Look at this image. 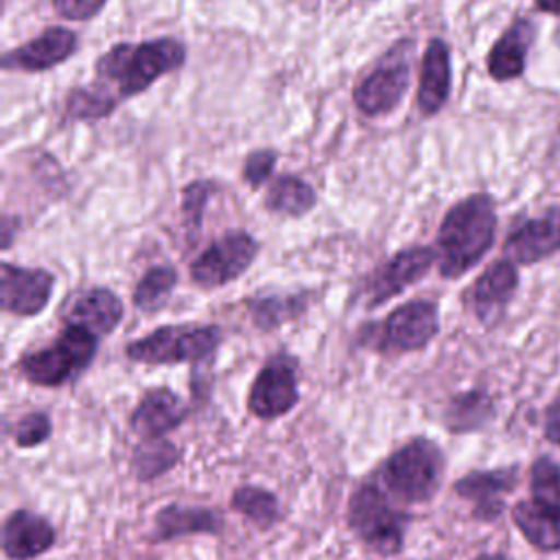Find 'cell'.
<instances>
[{
	"label": "cell",
	"mask_w": 560,
	"mask_h": 560,
	"mask_svg": "<svg viewBox=\"0 0 560 560\" xmlns=\"http://www.w3.org/2000/svg\"><path fill=\"white\" fill-rule=\"evenodd\" d=\"M497 234L494 199L486 192L457 201L438 230V267L444 278H459L492 247Z\"/></svg>",
	"instance_id": "6da1fadb"
},
{
	"label": "cell",
	"mask_w": 560,
	"mask_h": 560,
	"mask_svg": "<svg viewBox=\"0 0 560 560\" xmlns=\"http://www.w3.org/2000/svg\"><path fill=\"white\" fill-rule=\"evenodd\" d=\"M413 521L409 508L396 503L374 475L361 479L346 503V527L352 538L374 556L402 553Z\"/></svg>",
	"instance_id": "7a4b0ae2"
},
{
	"label": "cell",
	"mask_w": 560,
	"mask_h": 560,
	"mask_svg": "<svg viewBox=\"0 0 560 560\" xmlns=\"http://www.w3.org/2000/svg\"><path fill=\"white\" fill-rule=\"evenodd\" d=\"M446 455L429 435H411L374 470L378 483L402 508L431 503L442 490Z\"/></svg>",
	"instance_id": "3957f363"
},
{
	"label": "cell",
	"mask_w": 560,
	"mask_h": 560,
	"mask_svg": "<svg viewBox=\"0 0 560 560\" xmlns=\"http://www.w3.org/2000/svg\"><path fill=\"white\" fill-rule=\"evenodd\" d=\"M186 61V48L173 37L142 44H116L98 61L96 74L118 88V96L129 98L144 92L160 77L177 70Z\"/></svg>",
	"instance_id": "277c9868"
},
{
	"label": "cell",
	"mask_w": 560,
	"mask_h": 560,
	"mask_svg": "<svg viewBox=\"0 0 560 560\" xmlns=\"http://www.w3.org/2000/svg\"><path fill=\"white\" fill-rule=\"evenodd\" d=\"M98 352V337L81 326L66 324L52 343L24 352L15 372L35 387L57 389L83 376Z\"/></svg>",
	"instance_id": "5b68a950"
},
{
	"label": "cell",
	"mask_w": 560,
	"mask_h": 560,
	"mask_svg": "<svg viewBox=\"0 0 560 560\" xmlns=\"http://www.w3.org/2000/svg\"><path fill=\"white\" fill-rule=\"evenodd\" d=\"M223 341V328L217 324H168L133 339L125 346V357L142 365H195V374L208 368Z\"/></svg>",
	"instance_id": "8992f818"
},
{
	"label": "cell",
	"mask_w": 560,
	"mask_h": 560,
	"mask_svg": "<svg viewBox=\"0 0 560 560\" xmlns=\"http://www.w3.org/2000/svg\"><path fill=\"white\" fill-rule=\"evenodd\" d=\"M438 332V306L429 300H409L389 311L381 324L363 328L359 343L383 357H400L427 348Z\"/></svg>",
	"instance_id": "52a82bcc"
},
{
	"label": "cell",
	"mask_w": 560,
	"mask_h": 560,
	"mask_svg": "<svg viewBox=\"0 0 560 560\" xmlns=\"http://www.w3.org/2000/svg\"><path fill=\"white\" fill-rule=\"evenodd\" d=\"M300 363L287 352L269 357L256 372L247 396V413L262 422L289 416L300 405Z\"/></svg>",
	"instance_id": "ba28073f"
},
{
	"label": "cell",
	"mask_w": 560,
	"mask_h": 560,
	"mask_svg": "<svg viewBox=\"0 0 560 560\" xmlns=\"http://www.w3.org/2000/svg\"><path fill=\"white\" fill-rule=\"evenodd\" d=\"M258 254L256 238L245 230H230L210 243L190 265V278L201 289H219L243 276Z\"/></svg>",
	"instance_id": "9c48e42d"
},
{
	"label": "cell",
	"mask_w": 560,
	"mask_h": 560,
	"mask_svg": "<svg viewBox=\"0 0 560 560\" xmlns=\"http://www.w3.org/2000/svg\"><path fill=\"white\" fill-rule=\"evenodd\" d=\"M518 486V466L468 470L453 483V492L472 505L470 516L479 523L497 521L505 510V497Z\"/></svg>",
	"instance_id": "30bf717a"
},
{
	"label": "cell",
	"mask_w": 560,
	"mask_h": 560,
	"mask_svg": "<svg viewBox=\"0 0 560 560\" xmlns=\"http://www.w3.org/2000/svg\"><path fill=\"white\" fill-rule=\"evenodd\" d=\"M190 411L192 407L175 389L158 385L142 392L127 424L138 440L166 438L190 418Z\"/></svg>",
	"instance_id": "8fae6325"
},
{
	"label": "cell",
	"mask_w": 560,
	"mask_h": 560,
	"mask_svg": "<svg viewBox=\"0 0 560 560\" xmlns=\"http://www.w3.org/2000/svg\"><path fill=\"white\" fill-rule=\"evenodd\" d=\"M225 529L223 512L203 503H166L153 514L147 540L164 545L188 536H221Z\"/></svg>",
	"instance_id": "7c38bea8"
},
{
	"label": "cell",
	"mask_w": 560,
	"mask_h": 560,
	"mask_svg": "<svg viewBox=\"0 0 560 560\" xmlns=\"http://www.w3.org/2000/svg\"><path fill=\"white\" fill-rule=\"evenodd\" d=\"M387 55L372 68L354 88V105L365 116H383L398 107L409 90V61L407 57Z\"/></svg>",
	"instance_id": "4fadbf2b"
},
{
	"label": "cell",
	"mask_w": 560,
	"mask_h": 560,
	"mask_svg": "<svg viewBox=\"0 0 560 560\" xmlns=\"http://www.w3.org/2000/svg\"><path fill=\"white\" fill-rule=\"evenodd\" d=\"M435 260L438 254L429 245H413L396 252L368 282V308H376L402 293L409 284L418 282Z\"/></svg>",
	"instance_id": "5bb4252c"
},
{
	"label": "cell",
	"mask_w": 560,
	"mask_h": 560,
	"mask_svg": "<svg viewBox=\"0 0 560 560\" xmlns=\"http://www.w3.org/2000/svg\"><path fill=\"white\" fill-rule=\"evenodd\" d=\"M57 545V527L44 514L15 508L2 521V553L7 560H37Z\"/></svg>",
	"instance_id": "9a60e30c"
},
{
	"label": "cell",
	"mask_w": 560,
	"mask_h": 560,
	"mask_svg": "<svg viewBox=\"0 0 560 560\" xmlns=\"http://www.w3.org/2000/svg\"><path fill=\"white\" fill-rule=\"evenodd\" d=\"M0 276V304L7 313L18 317H35L48 306L55 287V276L50 271L2 262Z\"/></svg>",
	"instance_id": "2e32d148"
},
{
	"label": "cell",
	"mask_w": 560,
	"mask_h": 560,
	"mask_svg": "<svg viewBox=\"0 0 560 560\" xmlns=\"http://www.w3.org/2000/svg\"><path fill=\"white\" fill-rule=\"evenodd\" d=\"M503 252L516 265H534L560 252V206H551L514 228L503 243Z\"/></svg>",
	"instance_id": "e0dca14e"
},
{
	"label": "cell",
	"mask_w": 560,
	"mask_h": 560,
	"mask_svg": "<svg viewBox=\"0 0 560 560\" xmlns=\"http://www.w3.org/2000/svg\"><path fill=\"white\" fill-rule=\"evenodd\" d=\"M518 287V271L512 260H494L468 289V306L475 317L492 326L503 315L505 306L512 302Z\"/></svg>",
	"instance_id": "ac0fdd59"
},
{
	"label": "cell",
	"mask_w": 560,
	"mask_h": 560,
	"mask_svg": "<svg viewBox=\"0 0 560 560\" xmlns=\"http://www.w3.org/2000/svg\"><path fill=\"white\" fill-rule=\"evenodd\" d=\"M77 50V35L63 26H50L26 44L2 55L4 70L44 72L63 63Z\"/></svg>",
	"instance_id": "d6986e66"
},
{
	"label": "cell",
	"mask_w": 560,
	"mask_h": 560,
	"mask_svg": "<svg viewBox=\"0 0 560 560\" xmlns=\"http://www.w3.org/2000/svg\"><path fill=\"white\" fill-rule=\"evenodd\" d=\"M122 317H125V306L120 298L105 287H92L79 293L63 313L66 324L81 326L94 332L98 339L112 335L122 322Z\"/></svg>",
	"instance_id": "ffe728a7"
},
{
	"label": "cell",
	"mask_w": 560,
	"mask_h": 560,
	"mask_svg": "<svg viewBox=\"0 0 560 560\" xmlns=\"http://www.w3.org/2000/svg\"><path fill=\"white\" fill-rule=\"evenodd\" d=\"M451 94V52L448 46L433 37L422 55L420 83H418V109L424 116L438 114Z\"/></svg>",
	"instance_id": "44dd1931"
},
{
	"label": "cell",
	"mask_w": 560,
	"mask_h": 560,
	"mask_svg": "<svg viewBox=\"0 0 560 560\" xmlns=\"http://www.w3.org/2000/svg\"><path fill=\"white\" fill-rule=\"evenodd\" d=\"M534 42V24L527 18L514 20L488 52V72L494 81H510L523 74L527 50Z\"/></svg>",
	"instance_id": "7402d4cb"
},
{
	"label": "cell",
	"mask_w": 560,
	"mask_h": 560,
	"mask_svg": "<svg viewBox=\"0 0 560 560\" xmlns=\"http://www.w3.org/2000/svg\"><path fill=\"white\" fill-rule=\"evenodd\" d=\"M512 521L538 551L560 549V508L538 499H523L512 508Z\"/></svg>",
	"instance_id": "603a6c76"
},
{
	"label": "cell",
	"mask_w": 560,
	"mask_h": 560,
	"mask_svg": "<svg viewBox=\"0 0 560 560\" xmlns=\"http://www.w3.org/2000/svg\"><path fill=\"white\" fill-rule=\"evenodd\" d=\"M494 398L490 392L475 387L453 394L442 411V422L448 433L464 435L483 429L494 418Z\"/></svg>",
	"instance_id": "cb8c5ba5"
},
{
	"label": "cell",
	"mask_w": 560,
	"mask_h": 560,
	"mask_svg": "<svg viewBox=\"0 0 560 560\" xmlns=\"http://www.w3.org/2000/svg\"><path fill=\"white\" fill-rule=\"evenodd\" d=\"M184 451L171 438L138 440L129 455V472L138 483H151L179 466Z\"/></svg>",
	"instance_id": "d4e9b609"
},
{
	"label": "cell",
	"mask_w": 560,
	"mask_h": 560,
	"mask_svg": "<svg viewBox=\"0 0 560 560\" xmlns=\"http://www.w3.org/2000/svg\"><path fill=\"white\" fill-rule=\"evenodd\" d=\"M230 510L262 532L276 527L282 516L280 497L258 483H238L230 494Z\"/></svg>",
	"instance_id": "484cf974"
},
{
	"label": "cell",
	"mask_w": 560,
	"mask_h": 560,
	"mask_svg": "<svg viewBox=\"0 0 560 560\" xmlns=\"http://www.w3.org/2000/svg\"><path fill=\"white\" fill-rule=\"evenodd\" d=\"M317 195L311 184L295 175H280L267 190L265 208L273 214L282 217H304L313 210Z\"/></svg>",
	"instance_id": "4316f807"
},
{
	"label": "cell",
	"mask_w": 560,
	"mask_h": 560,
	"mask_svg": "<svg viewBox=\"0 0 560 560\" xmlns=\"http://www.w3.org/2000/svg\"><path fill=\"white\" fill-rule=\"evenodd\" d=\"M308 306L306 293L293 295H267V298H252L247 300V311L254 326L262 332L276 330L287 322L298 319Z\"/></svg>",
	"instance_id": "83f0119b"
},
{
	"label": "cell",
	"mask_w": 560,
	"mask_h": 560,
	"mask_svg": "<svg viewBox=\"0 0 560 560\" xmlns=\"http://www.w3.org/2000/svg\"><path fill=\"white\" fill-rule=\"evenodd\" d=\"M175 284H177V271L173 267H166V265L151 267L133 289V295H131L133 306L144 313L160 311L171 298Z\"/></svg>",
	"instance_id": "f1b7e54d"
},
{
	"label": "cell",
	"mask_w": 560,
	"mask_h": 560,
	"mask_svg": "<svg viewBox=\"0 0 560 560\" xmlns=\"http://www.w3.org/2000/svg\"><path fill=\"white\" fill-rule=\"evenodd\" d=\"M114 107L116 98L98 88H77L66 101V114L70 120H98Z\"/></svg>",
	"instance_id": "f546056e"
},
{
	"label": "cell",
	"mask_w": 560,
	"mask_h": 560,
	"mask_svg": "<svg viewBox=\"0 0 560 560\" xmlns=\"http://www.w3.org/2000/svg\"><path fill=\"white\" fill-rule=\"evenodd\" d=\"M52 418L46 411H26L11 427V442L15 448L28 451L46 444L52 438Z\"/></svg>",
	"instance_id": "4dcf8cb0"
},
{
	"label": "cell",
	"mask_w": 560,
	"mask_h": 560,
	"mask_svg": "<svg viewBox=\"0 0 560 560\" xmlns=\"http://www.w3.org/2000/svg\"><path fill=\"white\" fill-rule=\"evenodd\" d=\"M217 190L214 182L208 179H197L190 182L184 192H182V217H184V230L188 241L197 243L199 238V230H201V221H203V210L208 199L212 197V192Z\"/></svg>",
	"instance_id": "1f68e13d"
},
{
	"label": "cell",
	"mask_w": 560,
	"mask_h": 560,
	"mask_svg": "<svg viewBox=\"0 0 560 560\" xmlns=\"http://www.w3.org/2000/svg\"><path fill=\"white\" fill-rule=\"evenodd\" d=\"M532 499L560 508V466L549 457H538L529 470Z\"/></svg>",
	"instance_id": "d6a6232c"
},
{
	"label": "cell",
	"mask_w": 560,
	"mask_h": 560,
	"mask_svg": "<svg viewBox=\"0 0 560 560\" xmlns=\"http://www.w3.org/2000/svg\"><path fill=\"white\" fill-rule=\"evenodd\" d=\"M278 153L273 149H256L245 158L243 164V179L256 190L260 184H265L276 166Z\"/></svg>",
	"instance_id": "836d02e7"
},
{
	"label": "cell",
	"mask_w": 560,
	"mask_h": 560,
	"mask_svg": "<svg viewBox=\"0 0 560 560\" xmlns=\"http://www.w3.org/2000/svg\"><path fill=\"white\" fill-rule=\"evenodd\" d=\"M107 0H52L57 13L72 22H85L101 13Z\"/></svg>",
	"instance_id": "e575fe53"
},
{
	"label": "cell",
	"mask_w": 560,
	"mask_h": 560,
	"mask_svg": "<svg viewBox=\"0 0 560 560\" xmlns=\"http://www.w3.org/2000/svg\"><path fill=\"white\" fill-rule=\"evenodd\" d=\"M545 438L553 444L560 446V407L553 409V413L549 416V420L545 422Z\"/></svg>",
	"instance_id": "d590c367"
},
{
	"label": "cell",
	"mask_w": 560,
	"mask_h": 560,
	"mask_svg": "<svg viewBox=\"0 0 560 560\" xmlns=\"http://www.w3.org/2000/svg\"><path fill=\"white\" fill-rule=\"evenodd\" d=\"M536 7L545 13H558L560 15V0H534Z\"/></svg>",
	"instance_id": "8d00e7d4"
},
{
	"label": "cell",
	"mask_w": 560,
	"mask_h": 560,
	"mask_svg": "<svg viewBox=\"0 0 560 560\" xmlns=\"http://www.w3.org/2000/svg\"><path fill=\"white\" fill-rule=\"evenodd\" d=\"M472 560H510L505 553H479Z\"/></svg>",
	"instance_id": "74e56055"
},
{
	"label": "cell",
	"mask_w": 560,
	"mask_h": 560,
	"mask_svg": "<svg viewBox=\"0 0 560 560\" xmlns=\"http://www.w3.org/2000/svg\"><path fill=\"white\" fill-rule=\"evenodd\" d=\"M558 42H560V28H558Z\"/></svg>",
	"instance_id": "f35d334b"
}]
</instances>
